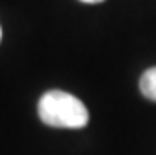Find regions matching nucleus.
<instances>
[{"mask_svg": "<svg viewBox=\"0 0 156 155\" xmlns=\"http://www.w3.org/2000/svg\"><path fill=\"white\" fill-rule=\"evenodd\" d=\"M0 40H2V30H0Z\"/></svg>", "mask_w": 156, "mask_h": 155, "instance_id": "obj_4", "label": "nucleus"}, {"mask_svg": "<svg viewBox=\"0 0 156 155\" xmlns=\"http://www.w3.org/2000/svg\"><path fill=\"white\" fill-rule=\"evenodd\" d=\"M80 2H86V4H99V2H104V0H80Z\"/></svg>", "mask_w": 156, "mask_h": 155, "instance_id": "obj_3", "label": "nucleus"}, {"mask_svg": "<svg viewBox=\"0 0 156 155\" xmlns=\"http://www.w3.org/2000/svg\"><path fill=\"white\" fill-rule=\"evenodd\" d=\"M37 112L43 123L60 129H82L89 122L86 105L73 93L62 90H50L41 95Z\"/></svg>", "mask_w": 156, "mask_h": 155, "instance_id": "obj_1", "label": "nucleus"}, {"mask_svg": "<svg viewBox=\"0 0 156 155\" xmlns=\"http://www.w3.org/2000/svg\"><path fill=\"white\" fill-rule=\"evenodd\" d=\"M140 90L147 99L156 101V67L147 69L140 79Z\"/></svg>", "mask_w": 156, "mask_h": 155, "instance_id": "obj_2", "label": "nucleus"}]
</instances>
